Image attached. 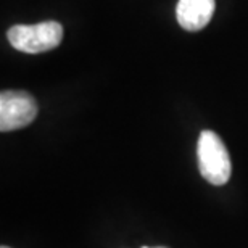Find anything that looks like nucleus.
Wrapping results in <instances>:
<instances>
[{"instance_id": "f03ea898", "label": "nucleus", "mask_w": 248, "mask_h": 248, "mask_svg": "<svg viewBox=\"0 0 248 248\" xmlns=\"http://www.w3.org/2000/svg\"><path fill=\"white\" fill-rule=\"evenodd\" d=\"M63 39V28L57 21L37 24H16L10 28L8 41L19 52L42 53L58 47Z\"/></svg>"}, {"instance_id": "423d86ee", "label": "nucleus", "mask_w": 248, "mask_h": 248, "mask_svg": "<svg viewBox=\"0 0 248 248\" xmlns=\"http://www.w3.org/2000/svg\"><path fill=\"white\" fill-rule=\"evenodd\" d=\"M2 248H10V247H2Z\"/></svg>"}, {"instance_id": "39448f33", "label": "nucleus", "mask_w": 248, "mask_h": 248, "mask_svg": "<svg viewBox=\"0 0 248 248\" xmlns=\"http://www.w3.org/2000/svg\"><path fill=\"white\" fill-rule=\"evenodd\" d=\"M142 248H148V247H142ZM155 248H166V247H155Z\"/></svg>"}, {"instance_id": "20e7f679", "label": "nucleus", "mask_w": 248, "mask_h": 248, "mask_svg": "<svg viewBox=\"0 0 248 248\" xmlns=\"http://www.w3.org/2000/svg\"><path fill=\"white\" fill-rule=\"evenodd\" d=\"M215 13V0H179L176 8L177 21L186 31H200Z\"/></svg>"}, {"instance_id": "f257e3e1", "label": "nucleus", "mask_w": 248, "mask_h": 248, "mask_svg": "<svg viewBox=\"0 0 248 248\" xmlns=\"http://www.w3.org/2000/svg\"><path fill=\"white\" fill-rule=\"evenodd\" d=\"M197 156L200 174L213 186H224L231 179V158L221 137L213 131H203L198 137Z\"/></svg>"}, {"instance_id": "7ed1b4c3", "label": "nucleus", "mask_w": 248, "mask_h": 248, "mask_svg": "<svg viewBox=\"0 0 248 248\" xmlns=\"http://www.w3.org/2000/svg\"><path fill=\"white\" fill-rule=\"evenodd\" d=\"M37 116V103L24 91H3L0 93V131L26 127Z\"/></svg>"}]
</instances>
